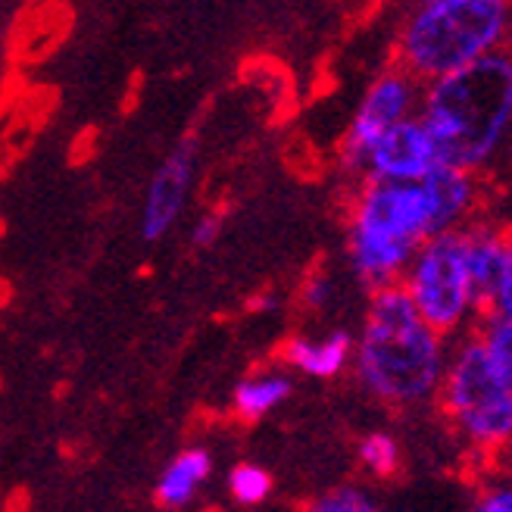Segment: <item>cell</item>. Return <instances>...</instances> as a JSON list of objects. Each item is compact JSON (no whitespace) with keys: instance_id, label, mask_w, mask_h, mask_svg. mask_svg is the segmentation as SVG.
<instances>
[{"instance_id":"cell-14","label":"cell","mask_w":512,"mask_h":512,"mask_svg":"<svg viewBox=\"0 0 512 512\" xmlns=\"http://www.w3.org/2000/svg\"><path fill=\"white\" fill-rule=\"evenodd\" d=\"M356 459H360V469L375 478V481H388L403 469V444L394 431H369L356 444Z\"/></svg>"},{"instance_id":"cell-8","label":"cell","mask_w":512,"mask_h":512,"mask_svg":"<svg viewBox=\"0 0 512 512\" xmlns=\"http://www.w3.org/2000/svg\"><path fill=\"white\" fill-rule=\"evenodd\" d=\"M194 175H197V144L185 138L178 147H172V153L157 166L147 185L141 222H138L141 238L147 244L169 238V232L178 225L194 191Z\"/></svg>"},{"instance_id":"cell-2","label":"cell","mask_w":512,"mask_h":512,"mask_svg":"<svg viewBox=\"0 0 512 512\" xmlns=\"http://www.w3.org/2000/svg\"><path fill=\"white\" fill-rule=\"evenodd\" d=\"M419 119L456 169H484L512 128V54L494 50L463 69L422 85Z\"/></svg>"},{"instance_id":"cell-23","label":"cell","mask_w":512,"mask_h":512,"mask_svg":"<svg viewBox=\"0 0 512 512\" xmlns=\"http://www.w3.org/2000/svg\"><path fill=\"white\" fill-rule=\"evenodd\" d=\"M394 512H419V509H413V506H400V509H394Z\"/></svg>"},{"instance_id":"cell-20","label":"cell","mask_w":512,"mask_h":512,"mask_svg":"<svg viewBox=\"0 0 512 512\" xmlns=\"http://www.w3.org/2000/svg\"><path fill=\"white\" fill-rule=\"evenodd\" d=\"M222 228H225L222 210L203 213V216L191 225V247H194V250H210V247H216V241L222 238Z\"/></svg>"},{"instance_id":"cell-11","label":"cell","mask_w":512,"mask_h":512,"mask_svg":"<svg viewBox=\"0 0 512 512\" xmlns=\"http://www.w3.org/2000/svg\"><path fill=\"white\" fill-rule=\"evenodd\" d=\"M463 244H466V266L472 275V285L478 294L481 310L488 313V303L494 297V288L503 275L512 232L500 225H484V222H469L463 225Z\"/></svg>"},{"instance_id":"cell-16","label":"cell","mask_w":512,"mask_h":512,"mask_svg":"<svg viewBox=\"0 0 512 512\" xmlns=\"http://www.w3.org/2000/svg\"><path fill=\"white\" fill-rule=\"evenodd\" d=\"M466 512H512V475L481 466Z\"/></svg>"},{"instance_id":"cell-5","label":"cell","mask_w":512,"mask_h":512,"mask_svg":"<svg viewBox=\"0 0 512 512\" xmlns=\"http://www.w3.org/2000/svg\"><path fill=\"white\" fill-rule=\"evenodd\" d=\"M434 403L478 469L491 466L494 456L512 441V384L491 363L475 331L450 341Z\"/></svg>"},{"instance_id":"cell-19","label":"cell","mask_w":512,"mask_h":512,"mask_svg":"<svg viewBox=\"0 0 512 512\" xmlns=\"http://www.w3.org/2000/svg\"><path fill=\"white\" fill-rule=\"evenodd\" d=\"M331 300H335V281H331L328 275H322V272L310 275L300 285V303L306 306V310L322 313L331 306Z\"/></svg>"},{"instance_id":"cell-7","label":"cell","mask_w":512,"mask_h":512,"mask_svg":"<svg viewBox=\"0 0 512 512\" xmlns=\"http://www.w3.org/2000/svg\"><path fill=\"white\" fill-rule=\"evenodd\" d=\"M419 100H422V82L413 72L403 69L400 63L384 69L378 79L369 85V91L363 94V104L356 107L350 128L341 141V153L338 160L344 166V172L350 175H363V163L369 147L391 128L409 116L419 113Z\"/></svg>"},{"instance_id":"cell-21","label":"cell","mask_w":512,"mask_h":512,"mask_svg":"<svg viewBox=\"0 0 512 512\" xmlns=\"http://www.w3.org/2000/svg\"><path fill=\"white\" fill-rule=\"evenodd\" d=\"M488 313H503V316H512V244H509V256H506V266H503V275L494 288V297L488 303Z\"/></svg>"},{"instance_id":"cell-17","label":"cell","mask_w":512,"mask_h":512,"mask_svg":"<svg viewBox=\"0 0 512 512\" xmlns=\"http://www.w3.org/2000/svg\"><path fill=\"white\" fill-rule=\"evenodd\" d=\"M228 494L241 506H260L272 497V475L256 463H238L228 472Z\"/></svg>"},{"instance_id":"cell-13","label":"cell","mask_w":512,"mask_h":512,"mask_svg":"<svg viewBox=\"0 0 512 512\" xmlns=\"http://www.w3.org/2000/svg\"><path fill=\"white\" fill-rule=\"evenodd\" d=\"M294 394V378L285 369H260L241 378L232 391V409L244 422H260Z\"/></svg>"},{"instance_id":"cell-4","label":"cell","mask_w":512,"mask_h":512,"mask_svg":"<svg viewBox=\"0 0 512 512\" xmlns=\"http://www.w3.org/2000/svg\"><path fill=\"white\" fill-rule=\"evenodd\" d=\"M512 29V0H419L409 13L397 63L434 82L503 47Z\"/></svg>"},{"instance_id":"cell-12","label":"cell","mask_w":512,"mask_h":512,"mask_svg":"<svg viewBox=\"0 0 512 512\" xmlns=\"http://www.w3.org/2000/svg\"><path fill=\"white\" fill-rule=\"evenodd\" d=\"M210 472H213L210 450L188 447L175 459H169V466L157 478V491H153V497H157V503L163 509H185L200 494L203 484H207Z\"/></svg>"},{"instance_id":"cell-15","label":"cell","mask_w":512,"mask_h":512,"mask_svg":"<svg viewBox=\"0 0 512 512\" xmlns=\"http://www.w3.org/2000/svg\"><path fill=\"white\" fill-rule=\"evenodd\" d=\"M472 331L481 338L484 350H488L491 363L500 369V375L512 384V316L484 313Z\"/></svg>"},{"instance_id":"cell-22","label":"cell","mask_w":512,"mask_h":512,"mask_svg":"<svg viewBox=\"0 0 512 512\" xmlns=\"http://www.w3.org/2000/svg\"><path fill=\"white\" fill-rule=\"evenodd\" d=\"M494 469H500V472H506V475H512V441L494 456V463H491Z\"/></svg>"},{"instance_id":"cell-1","label":"cell","mask_w":512,"mask_h":512,"mask_svg":"<svg viewBox=\"0 0 512 512\" xmlns=\"http://www.w3.org/2000/svg\"><path fill=\"white\" fill-rule=\"evenodd\" d=\"M447 356L450 338L419 316L400 281L369 291L350 369L372 400L391 409H419L434 403Z\"/></svg>"},{"instance_id":"cell-9","label":"cell","mask_w":512,"mask_h":512,"mask_svg":"<svg viewBox=\"0 0 512 512\" xmlns=\"http://www.w3.org/2000/svg\"><path fill=\"white\" fill-rule=\"evenodd\" d=\"M438 147H434L425 122L409 116L384 132L366 153L360 178H381V182H419L438 166Z\"/></svg>"},{"instance_id":"cell-3","label":"cell","mask_w":512,"mask_h":512,"mask_svg":"<svg viewBox=\"0 0 512 512\" xmlns=\"http://www.w3.org/2000/svg\"><path fill=\"white\" fill-rule=\"evenodd\" d=\"M431 235H441V228L425 178H360L347 219V260L363 288L397 285L416 247Z\"/></svg>"},{"instance_id":"cell-10","label":"cell","mask_w":512,"mask_h":512,"mask_svg":"<svg viewBox=\"0 0 512 512\" xmlns=\"http://www.w3.org/2000/svg\"><path fill=\"white\" fill-rule=\"evenodd\" d=\"M353 344H356V338L347 328H331L319 338L297 335L281 347V360H285V366L297 375L328 381V378H338L350 369Z\"/></svg>"},{"instance_id":"cell-18","label":"cell","mask_w":512,"mask_h":512,"mask_svg":"<svg viewBox=\"0 0 512 512\" xmlns=\"http://www.w3.org/2000/svg\"><path fill=\"white\" fill-rule=\"evenodd\" d=\"M303 512H388V509H384L369 491L344 484V488H331V491L313 497L303 506Z\"/></svg>"},{"instance_id":"cell-6","label":"cell","mask_w":512,"mask_h":512,"mask_svg":"<svg viewBox=\"0 0 512 512\" xmlns=\"http://www.w3.org/2000/svg\"><path fill=\"white\" fill-rule=\"evenodd\" d=\"M400 285L416 303L419 316L450 341L472 331L484 316L466 266L463 228L425 238L409 260Z\"/></svg>"}]
</instances>
